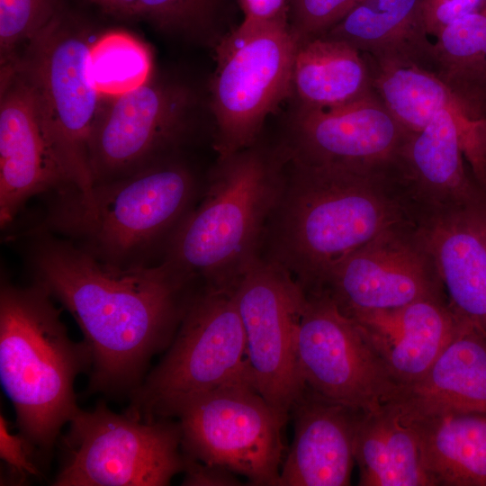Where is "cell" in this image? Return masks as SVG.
<instances>
[{
	"label": "cell",
	"instance_id": "obj_27",
	"mask_svg": "<svg viewBox=\"0 0 486 486\" xmlns=\"http://www.w3.org/2000/svg\"><path fill=\"white\" fill-rule=\"evenodd\" d=\"M54 17L50 0H0L1 75L15 70L17 47L29 43Z\"/></svg>",
	"mask_w": 486,
	"mask_h": 486
},
{
	"label": "cell",
	"instance_id": "obj_35",
	"mask_svg": "<svg viewBox=\"0 0 486 486\" xmlns=\"http://www.w3.org/2000/svg\"><path fill=\"white\" fill-rule=\"evenodd\" d=\"M486 238V191H482L478 199L466 207Z\"/></svg>",
	"mask_w": 486,
	"mask_h": 486
},
{
	"label": "cell",
	"instance_id": "obj_3",
	"mask_svg": "<svg viewBox=\"0 0 486 486\" xmlns=\"http://www.w3.org/2000/svg\"><path fill=\"white\" fill-rule=\"evenodd\" d=\"M288 160L282 144L258 141L219 158L201 202L170 234L165 261L206 287L234 289L260 257Z\"/></svg>",
	"mask_w": 486,
	"mask_h": 486
},
{
	"label": "cell",
	"instance_id": "obj_15",
	"mask_svg": "<svg viewBox=\"0 0 486 486\" xmlns=\"http://www.w3.org/2000/svg\"><path fill=\"white\" fill-rule=\"evenodd\" d=\"M410 131L373 91L338 106H297L286 140L289 158L320 166H399Z\"/></svg>",
	"mask_w": 486,
	"mask_h": 486
},
{
	"label": "cell",
	"instance_id": "obj_16",
	"mask_svg": "<svg viewBox=\"0 0 486 486\" xmlns=\"http://www.w3.org/2000/svg\"><path fill=\"white\" fill-rule=\"evenodd\" d=\"M0 223L13 221L32 196L75 190L40 120L34 92L17 70L2 79Z\"/></svg>",
	"mask_w": 486,
	"mask_h": 486
},
{
	"label": "cell",
	"instance_id": "obj_9",
	"mask_svg": "<svg viewBox=\"0 0 486 486\" xmlns=\"http://www.w3.org/2000/svg\"><path fill=\"white\" fill-rule=\"evenodd\" d=\"M90 45L54 17L29 42L15 69L32 86L45 131L83 195L94 185L90 143L103 100L90 70Z\"/></svg>",
	"mask_w": 486,
	"mask_h": 486
},
{
	"label": "cell",
	"instance_id": "obj_28",
	"mask_svg": "<svg viewBox=\"0 0 486 486\" xmlns=\"http://www.w3.org/2000/svg\"><path fill=\"white\" fill-rule=\"evenodd\" d=\"M230 0H140V15L171 32H213Z\"/></svg>",
	"mask_w": 486,
	"mask_h": 486
},
{
	"label": "cell",
	"instance_id": "obj_23",
	"mask_svg": "<svg viewBox=\"0 0 486 486\" xmlns=\"http://www.w3.org/2000/svg\"><path fill=\"white\" fill-rule=\"evenodd\" d=\"M403 420L418 435L432 486H486V413Z\"/></svg>",
	"mask_w": 486,
	"mask_h": 486
},
{
	"label": "cell",
	"instance_id": "obj_17",
	"mask_svg": "<svg viewBox=\"0 0 486 486\" xmlns=\"http://www.w3.org/2000/svg\"><path fill=\"white\" fill-rule=\"evenodd\" d=\"M364 410L325 398L307 386L293 401L294 436L278 486H346Z\"/></svg>",
	"mask_w": 486,
	"mask_h": 486
},
{
	"label": "cell",
	"instance_id": "obj_11",
	"mask_svg": "<svg viewBox=\"0 0 486 486\" xmlns=\"http://www.w3.org/2000/svg\"><path fill=\"white\" fill-rule=\"evenodd\" d=\"M305 293L296 334L302 383L325 398L364 411L392 400L398 385L358 324L325 292Z\"/></svg>",
	"mask_w": 486,
	"mask_h": 486
},
{
	"label": "cell",
	"instance_id": "obj_33",
	"mask_svg": "<svg viewBox=\"0 0 486 486\" xmlns=\"http://www.w3.org/2000/svg\"><path fill=\"white\" fill-rule=\"evenodd\" d=\"M244 22H266L288 18L290 0H238Z\"/></svg>",
	"mask_w": 486,
	"mask_h": 486
},
{
	"label": "cell",
	"instance_id": "obj_21",
	"mask_svg": "<svg viewBox=\"0 0 486 486\" xmlns=\"http://www.w3.org/2000/svg\"><path fill=\"white\" fill-rule=\"evenodd\" d=\"M421 4L422 0H361L322 35L346 41L378 61L428 69L432 41Z\"/></svg>",
	"mask_w": 486,
	"mask_h": 486
},
{
	"label": "cell",
	"instance_id": "obj_26",
	"mask_svg": "<svg viewBox=\"0 0 486 486\" xmlns=\"http://www.w3.org/2000/svg\"><path fill=\"white\" fill-rule=\"evenodd\" d=\"M89 64L103 96L118 95L146 84L152 69L148 47L122 32H108L91 43Z\"/></svg>",
	"mask_w": 486,
	"mask_h": 486
},
{
	"label": "cell",
	"instance_id": "obj_8",
	"mask_svg": "<svg viewBox=\"0 0 486 486\" xmlns=\"http://www.w3.org/2000/svg\"><path fill=\"white\" fill-rule=\"evenodd\" d=\"M68 424L54 486H166L184 470L179 421H142L100 400Z\"/></svg>",
	"mask_w": 486,
	"mask_h": 486
},
{
	"label": "cell",
	"instance_id": "obj_30",
	"mask_svg": "<svg viewBox=\"0 0 486 486\" xmlns=\"http://www.w3.org/2000/svg\"><path fill=\"white\" fill-rule=\"evenodd\" d=\"M0 458L8 468L10 482L21 484L29 478H40L36 452L30 442L20 433L11 432L10 424L0 412Z\"/></svg>",
	"mask_w": 486,
	"mask_h": 486
},
{
	"label": "cell",
	"instance_id": "obj_5",
	"mask_svg": "<svg viewBox=\"0 0 486 486\" xmlns=\"http://www.w3.org/2000/svg\"><path fill=\"white\" fill-rule=\"evenodd\" d=\"M194 176L175 161L154 162L110 181L87 194L64 192L53 215L56 228L85 240L90 253L118 263L176 229L192 209Z\"/></svg>",
	"mask_w": 486,
	"mask_h": 486
},
{
	"label": "cell",
	"instance_id": "obj_2",
	"mask_svg": "<svg viewBox=\"0 0 486 486\" xmlns=\"http://www.w3.org/2000/svg\"><path fill=\"white\" fill-rule=\"evenodd\" d=\"M420 212L398 166H320L289 158L260 257L312 292L354 251L387 233L416 228Z\"/></svg>",
	"mask_w": 486,
	"mask_h": 486
},
{
	"label": "cell",
	"instance_id": "obj_1",
	"mask_svg": "<svg viewBox=\"0 0 486 486\" xmlns=\"http://www.w3.org/2000/svg\"><path fill=\"white\" fill-rule=\"evenodd\" d=\"M40 284L79 326L91 356L87 392L130 398L151 359L172 343L193 299L196 278L164 261L121 266L56 238L34 254Z\"/></svg>",
	"mask_w": 486,
	"mask_h": 486
},
{
	"label": "cell",
	"instance_id": "obj_31",
	"mask_svg": "<svg viewBox=\"0 0 486 486\" xmlns=\"http://www.w3.org/2000/svg\"><path fill=\"white\" fill-rule=\"evenodd\" d=\"M486 0H422L423 24L428 36L436 37L444 28L470 14Z\"/></svg>",
	"mask_w": 486,
	"mask_h": 486
},
{
	"label": "cell",
	"instance_id": "obj_20",
	"mask_svg": "<svg viewBox=\"0 0 486 486\" xmlns=\"http://www.w3.org/2000/svg\"><path fill=\"white\" fill-rule=\"evenodd\" d=\"M391 401L405 420L486 413V337L462 318L456 334L424 376L400 387Z\"/></svg>",
	"mask_w": 486,
	"mask_h": 486
},
{
	"label": "cell",
	"instance_id": "obj_12",
	"mask_svg": "<svg viewBox=\"0 0 486 486\" xmlns=\"http://www.w3.org/2000/svg\"><path fill=\"white\" fill-rule=\"evenodd\" d=\"M234 298L253 384L288 418L304 386L297 368L296 334L306 293L286 270L259 257L238 281Z\"/></svg>",
	"mask_w": 486,
	"mask_h": 486
},
{
	"label": "cell",
	"instance_id": "obj_32",
	"mask_svg": "<svg viewBox=\"0 0 486 486\" xmlns=\"http://www.w3.org/2000/svg\"><path fill=\"white\" fill-rule=\"evenodd\" d=\"M185 456L182 485L185 486H237L241 485L238 474L215 464H209Z\"/></svg>",
	"mask_w": 486,
	"mask_h": 486
},
{
	"label": "cell",
	"instance_id": "obj_25",
	"mask_svg": "<svg viewBox=\"0 0 486 486\" xmlns=\"http://www.w3.org/2000/svg\"><path fill=\"white\" fill-rule=\"evenodd\" d=\"M432 41L428 70L476 121L486 120V1L444 28Z\"/></svg>",
	"mask_w": 486,
	"mask_h": 486
},
{
	"label": "cell",
	"instance_id": "obj_13",
	"mask_svg": "<svg viewBox=\"0 0 486 486\" xmlns=\"http://www.w3.org/2000/svg\"><path fill=\"white\" fill-rule=\"evenodd\" d=\"M104 97L108 101L102 100L90 143L94 184L150 164L179 140L194 106L192 92L174 83L148 81Z\"/></svg>",
	"mask_w": 486,
	"mask_h": 486
},
{
	"label": "cell",
	"instance_id": "obj_24",
	"mask_svg": "<svg viewBox=\"0 0 486 486\" xmlns=\"http://www.w3.org/2000/svg\"><path fill=\"white\" fill-rule=\"evenodd\" d=\"M373 91L368 60L354 46L323 35L299 42L292 70L298 105L338 106Z\"/></svg>",
	"mask_w": 486,
	"mask_h": 486
},
{
	"label": "cell",
	"instance_id": "obj_29",
	"mask_svg": "<svg viewBox=\"0 0 486 486\" xmlns=\"http://www.w3.org/2000/svg\"><path fill=\"white\" fill-rule=\"evenodd\" d=\"M361 0H290L289 23L299 41L319 37Z\"/></svg>",
	"mask_w": 486,
	"mask_h": 486
},
{
	"label": "cell",
	"instance_id": "obj_4",
	"mask_svg": "<svg viewBox=\"0 0 486 486\" xmlns=\"http://www.w3.org/2000/svg\"><path fill=\"white\" fill-rule=\"evenodd\" d=\"M52 298L38 282L1 285V384L14 408L19 432L43 464L64 425L80 409L76 378L91 369L86 344L69 337Z\"/></svg>",
	"mask_w": 486,
	"mask_h": 486
},
{
	"label": "cell",
	"instance_id": "obj_7",
	"mask_svg": "<svg viewBox=\"0 0 486 486\" xmlns=\"http://www.w3.org/2000/svg\"><path fill=\"white\" fill-rule=\"evenodd\" d=\"M299 42L284 18L242 21L216 43L210 104L219 158L257 142L266 118L292 95Z\"/></svg>",
	"mask_w": 486,
	"mask_h": 486
},
{
	"label": "cell",
	"instance_id": "obj_22",
	"mask_svg": "<svg viewBox=\"0 0 486 486\" xmlns=\"http://www.w3.org/2000/svg\"><path fill=\"white\" fill-rule=\"evenodd\" d=\"M354 454L361 486H432L418 435L392 401L363 412Z\"/></svg>",
	"mask_w": 486,
	"mask_h": 486
},
{
	"label": "cell",
	"instance_id": "obj_19",
	"mask_svg": "<svg viewBox=\"0 0 486 486\" xmlns=\"http://www.w3.org/2000/svg\"><path fill=\"white\" fill-rule=\"evenodd\" d=\"M416 235L453 310L486 337V238L467 208L425 212Z\"/></svg>",
	"mask_w": 486,
	"mask_h": 486
},
{
	"label": "cell",
	"instance_id": "obj_18",
	"mask_svg": "<svg viewBox=\"0 0 486 486\" xmlns=\"http://www.w3.org/2000/svg\"><path fill=\"white\" fill-rule=\"evenodd\" d=\"M351 319L361 328L398 389L424 376L462 322L445 298L421 299Z\"/></svg>",
	"mask_w": 486,
	"mask_h": 486
},
{
	"label": "cell",
	"instance_id": "obj_10",
	"mask_svg": "<svg viewBox=\"0 0 486 486\" xmlns=\"http://www.w3.org/2000/svg\"><path fill=\"white\" fill-rule=\"evenodd\" d=\"M176 418L186 456L225 467L250 485H279L288 418L263 398L250 376L194 399Z\"/></svg>",
	"mask_w": 486,
	"mask_h": 486
},
{
	"label": "cell",
	"instance_id": "obj_14",
	"mask_svg": "<svg viewBox=\"0 0 486 486\" xmlns=\"http://www.w3.org/2000/svg\"><path fill=\"white\" fill-rule=\"evenodd\" d=\"M416 228L387 233L354 251L312 292H325L349 318L444 298V286Z\"/></svg>",
	"mask_w": 486,
	"mask_h": 486
},
{
	"label": "cell",
	"instance_id": "obj_6",
	"mask_svg": "<svg viewBox=\"0 0 486 486\" xmlns=\"http://www.w3.org/2000/svg\"><path fill=\"white\" fill-rule=\"evenodd\" d=\"M247 376L245 333L234 289L202 286L124 413L142 421L176 418L194 399Z\"/></svg>",
	"mask_w": 486,
	"mask_h": 486
},
{
	"label": "cell",
	"instance_id": "obj_34",
	"mask_svg": "<svg viewBox=\"0 0 486 486\" xmlns=\"http://www.w3.org/2000/svg\"><path fill=\"white\" fill-rule=\"evenodd\" d=\"M110 13L132 16L140 15V0H91Z\"/></svg>",
	"mask_w": 486,
	"mask_h": 486
}]
</instances>
